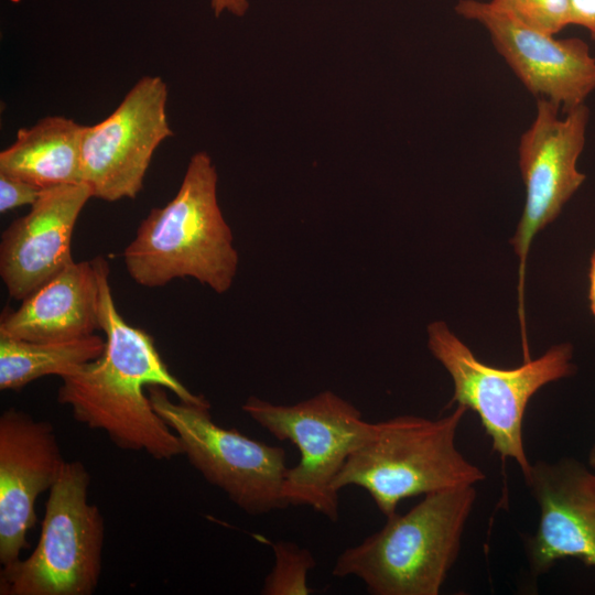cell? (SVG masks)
Listing matches in <instances>:
<instances>
[{"instance_id": "13", "label": "cell", "mask_w": 595, "mask_h": 595, "mask_svg": "<svg viewBox=\"0 0 595 595\" xmlns=\"http://www.w3.org/2000/svg\"><path fill=\"white\" fill-rule=\"evenodd\" d=\"M523 479L540 508L537 530L524 539L530 573L538 577L569 558L595 566V469L574 457L539 459Z\"/></svg>"}, {"instance_id": "22", "label": "cell", "mask_w": 595, "mask_h": 595, "mask_svg": "<svg viewBox=\"0 0 595 595\" xmlns=\"http://www.w3.org/2000/svg\"><path fill=\"white\" fill-rule=\"evenodd\" d=\"M210 4L216 17L223 12L241 17L248 9V0H210Z\"/></svg>"}, {"instance_id": "3", "label": "cell", "mask_w": 595, "mask_h": 595, "mask_svg": "<svg viewBox=\"0 0 595 595\" xmlns=\"http://www.w3.org/2000/svg\"><path fill=\"white\" fill-rule=\"evenodd\" d=\"M475 486L430 493L337 558L333 575L356 576L374 595H437L458 558Z\"/></svg>"}, {"instance_id": "24", "label": "cell", "mask_w": 595, "mask_h": 595, "mask_svg": "<svg viewBox=\"0 0 595 595\" xmlns=\"http://www.w3.org/2000/svg\"><path fill=\"white\" fill-rule=\"evenodd\" d=\"M587 464L591 468L595 469V440H594V443L592 444L589 451H588V455H587Z\"/></svg>"}, {"instance_id": "2", "label": "cell", "mask_w": 595, "mask_h": 595, "mask_svg": "<svg viewBox=\"0 0 595 595\" xmlns=\"http://www.w3.org/2000/svg\"><path fill=\"white\" fill-rule=\"evenodd\" d=\"M217 180L210 156L195 153L175 196L142 219L122 253L137 284L160 288L193 278L216 293L230 289L238 252L218 205Z\"/></svg>"}, {"instance_id": "15", "label": "cell", "mask_w": 595, "mask_h": 595, "mask_svg": "<svg viewBox=\"0 0 595 595\" xmlns=\"http://www.w3.org/2000/svg\"><path fill=\"white\" fill-rule=\"evenodd\" d=\"M99 325V277L95 260L73 261L24 300L4 311L0 336L61 342L95 334Z\"/></svg>"}, {"instance_id": "5", "label": "cell", "mask_w": 595, "mask_h": 595, "mask_svg": "<svg viewBox=\"0 0 595 595\" xmlns=\"http://www.w3.org/2000/svg\"><path fill=\"white\" fill-rule=\"evenodd\" d=\"M428 347L453 380L450 405L474 411L493 451L513 461L526 477L531 468L522 435L526 409L542 387L575 372L572 344L553 345L516 368H497L477 359L444 322L436 321L428 326Z\"/></svg>"}, {"instance_id": "21", "label": "cell", "mask_w": 595, "mask_h": 595, "mask_svg": "<svg viewBox=\"0 0 595 595\" xmlns=\"http://www.w3.org/2000/svg\"><path fill=\"white\" fill-rule=\"evenodd\" d=\"M570 24L584 28L595 42V0H569Z\"/></svg>"}, {"instance_id": "16", "label": "cell", "mask_w": 595, "mask_h": 595, "mask_svg": "<svg viewBox=\"0 0 595 595\" xmlns=\"http://www.w3.org/2000/svg\"><path fill=\"white\" fill-rule=\"evenodd\" d=\"M83 130L84 126L62 116L21 128L15 141L0 152V173L40 190L83 183Z\"/></svg>"}, {"instance_id": "11", "label": "cell", "mask_w": 595, "mask_h": 595, "mask_svg": "<svg viewBox=\"0 0 595 595\" xmlns=\"http://www.w3.org/2000/svg\"><path fill=\"white\" fill-rule=\"evenodd\" d=\"M455 12L485 28L498 54L537 99L555 104L564 113L584 105L595 90V58L583 40L531 29L489 2L458 0Z\"/></svg>"}, {"instance_id": "8", "label": "cell", "mask_w": 595, "mask_h": 595, "mask_svg": "<svg viewBox=\"0 0 595 595\" xmlns=\"http://www.w3.org/2000/svg\"><path fill=\"white\" fill-rule=\"evenodd\" d=\"M147 390L154 410L177 435L183 455L206 482L249 515L289 507L282 494L289 468L282 447L218 425L207 399L173 401L162 386Z\"/></svg>"}, {"instance_id": "10", "label": "cell", "mask_w": 595, "mask_h": 595, "mask_svg": "<svg viewBox=\"0 0 595 595\" xmlns=\"http://www.w3.org/2000/svg\"><path fill=\"white\" fill-rule=\"evenodd\" d=\"M166 101L165 82L147 75L107 118L84 126L82 178L93 197L117 202L138 196L156 148L173 136Z\"/></svg>"}, {"instance_id": "17", "label": "cell", "mask_w": 595, "mask_h": 595, "mask_svg": "<svg viewBox=\"0 0 595 595\" xmlns=\"http://www.w3.org/2000/svg\"><path fill=\"white\" fill-rule=\"evenodd\" d=\"M105 346L97 334L61 342L0 336V390L18 391L42 377L67 375L99 358Z\"/></svg>"}, {"instance_id": "12", "label": "cell", "mask_w": 595, "mask_h": 595, "mask_svg": "<svg viewBox=\"0 0 595 595\" xmlns=\"http://www.w3.org/2000/svg\"><path fill=\"white\" fill-rule=\"evenodd\" d=\"M66 461L53 425L8 408L0 415V563L9 565L29 548L37 497L54 486Z\"/></svg>"}, {"instance_id": "23", "label": "cell", "mask_w": 595, "mask_h": 595, "mask_svg": "<svg viewBox=\"0 0 595 595\" xmlns=\"http://www.w3.org/2000/svg\"><path fill=\"white\" fill-rule=\"evenodd\" d=\"M588 282H589V286H588L589 309L593 316L595 317V250L591 257Z\"/></svg>"}, {"instance_id": "6", "label": "cell", "mask_w": 595, "mask_h": 595, "mask_svg": "<svg viewBox=\"0 0 595 595\" xmlns=\"http://www.w3.org/2000/svg\"><path fill=\"white\" fill-rule=\"evenodd\" d=\"M90 475L65 463L48 491L41 534L32 553L2 566L1 595H91L102 570L105 521L88 501Z\"/></svg>"}, {"instance_id": "7", "label": "cell", "mask_w": 595, "mask_h": 595, "mask_svg": "<svg viewBox=\"0 0 595 595\" xmlns=\"http://www.w3.org/2000/svg\"><path fill=\"white\" fill-rule=\"evenodd\" d=\"M242 410L255 422L300 452V461L289 467L283 484L286 504L309 506L338 519V493L333 483L349 456L374 434L376 423L331 390L285 405L250 396Z\"/></svg>"}, {"instance_id": "20", "label": "cell", "mask_w": 595, "mask_h": 595, "mask_svg": "<svg viewBox=\"0 0 595 595\" xmlns=\"http://www.w3.org/2000/svg\"><path fill=\"white\" fill-rule=\"evenodd\" d=\"M42 191L23 180L0 173V213L4 214L23 205H33Z\"/></svg>"}, {"instance_id": "1", "label": "cell", "mask_w": 595, "mask_h": 595, "mask_svg": "<svg viewBox=\"0 0 595 595\" xmlns=\"http://www.w3.org/2000/svg\"><path fill=\"white\" fill-rule=\"evenodd\" d=\"M99 277V325L104 354L61 378L56 399L80 424L100 430L123 451L142 452L158 461L183 455L177 435L154 410L144 388L158 385L178 400L203 402L161 358L153 338L128 324L117 311L107 260L94 258Z\"/></svg>"}, {"instance_id": "4", "label": "cell", "mask_w": 595, "mask_h": 595, "mask_svg": "<svg viewBox=\"0 0 595 595\" xmlns=\"http://www.w3.org/2000/svg\"><path fill=\"white\" fill-rule=\"evenodd\" d=\"M467 409L428 419L404 414L376 422L374 434L347 459L333 488L365 489L386 517L401 500L459 486H475L486 474L456 446Z\"/></svg>"}, {"instance_id": "19", "label": "cell", "mask_w": 595, "mask_h": 595, "mask_svg": "<svg viewBox=\"0 0 595 595\" xmlns=\"http://www.w3.org/2000/svg\"><path fill=\"white\" fill-rule=\"evenodd\" d=\"M490 6L517 22L556 35L570 25L569 0H491Z\"/></svg>"}, {"instance_id": "18", "label": "cell", "mask_w": 595, "mask_h": 595, "mask_svg": "<svg viewBox=\"0 0 595 595\" xmlns=\"http://www.w3.org/2000/svg\"><path fill=\"white\" fill-rule=\"evenodd\" d=\"M274 566L266 576L263 595H307L313 592L307 585V574L316 564L313 554L305 548L289 541L272 544Z\"/></svg>"}, {"instance_id": "9", "label": "cell", "mask_w": 595, "mask_h": 595, "mask_svg": "<svg viewBox=\"0 0 595 595\" xmlns=\"http://www.w3.org/2000/svg\"><path fill=\"white\" fill-rule=\"evenodd\" d=\"M560 111L555 104L537 99L534 119L518 144L526 199L510 242L519 258L518 312L522 340H526L524 277L531 241L556 219L586 178L576 163L585 145L589 109L584 104L564 112V117H560Z\"/></svg>"}, {"instance_id": "14", "label": "cell", "mask_w": 595, "mask_h": 595, "mask_svg": "<svg viewBox=\"0 0 595 595\" xmlns=\"http://www.w3.org/2000/svg\"><path fill=\"white\" fill-rule=\"evenodd\" d=\"M91 197L85 183L43 190L30 212L6 228L0 277L12 299L24 300L74 261L73 232Z\"/></svg>"}]
</instances>
